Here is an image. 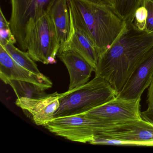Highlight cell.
<instances>
[{"mask_svg":"<svg viewBox=\"0 0 153 153\" xmlns=\"http://www.w3.org/2000/svg\"><path fill=\"white\" fill-rule=\"evenodd\" d=\"M153 46V33L140 30L134 20L125 21L119 36L99 57L95 76L107 80L118 94Z\"/></svg>","mask_w":153,"mask_h":153,"instance_id":"6da1fadb","label":"cell"},{"mask_svg":"<svg viewBox=\"0 0 153 153\" xmlns=\"http://www.w3.org/2000/svg\"><path fill=\"white\" fill-rule=\"evenodd\" d=\"M68 1L73 21L86 33L101 56L119 36L125 21L111 7L85 0Z\"/></svg>","mask_w":153,"mask_h":153,"instance_id":"7a4b0ae2","label":"cell"},{"mask_svg":"<svg viewBox=\"0 0 153 153\" xmlns=\"http://www.w3.org/2000/svg\"><path fill=\"white\" fill-rule=\"evenodd\" d=\"M117 95V92L107 80L95 76L85 85L62 94L54 118L82 114Z\"/></svg>","mask_w":153,"mask_h":153,"instance_id":"3957f363","label":"cell"},{"mask_svg":"<svg viewBox=\"0 0 153 153\" xmlns=\"http://www.w3.org/2000/svg\"><path fill=\"white\" fill-rule=\"evenodd\" d=\"M27 52L34 61L45 64L56 63L60 45L55 27L49 14L29 28L26 36Z\"/></svg>","mask_w":153,"mask_h":153,"instance_id":"277c9868","label":"cell"},{"mask_svg":"<svg viewBox=\"0 0 153 153\" xmlns=\"http://www.w3.org/2000/svg\"><path fill=\"white\" fill-rule=\"evenodd\" d=\"M153 141V123L143 119L113 125L97 133L89 144L150 146Z\"/></svg>","mask_w":153,"mask_h":153,"instance_id":"5b68a950","label":"cell"},{"mask_svg":"<svg viewBox=\"0 0 153 153\" xmlns=\"http://www.w3.org/2000/svg\"><path fill=\"white\" fill-rule=\"evenodd\" d=\"M112 125L78 114L54 118L44 127L56 136L71 141L90 143L96 134L106 130Z\"/></svg>","mask_w":153,"mask_h":153,"instance_id":"8992f818","label":"cell"},{"mask_svg":"<svg viewBox=\"0 0 153 153\" xmlns=\"http://www.w3.org/2000/svg\"><path fill=\"white\" fill-rule=\"evenodd\" d=\"M55 0H11L10 23L21 50L27 51L26 36L30 27L46 14Z\"/></svg>","mask_w":153,"mask_h":153,"instance_id":"52a82bcc","label":"cell"},{"mask_svg":"<svg viewBox=\"0 0 153 153\" xmlns=\"http://www.w3.org/2000/svg\"><path fill=\"white\" fill-rule=\"evenodd\" d=\"M140 100L141 97L126 99L116 96L105 103L80 114L113 125L141 120Z\"/></svg>","mask_w":153,"mask_h":153,"instance_id":"ba28073f","label":"cell"},{"mask_svg":"<svg viewBox=\"0 0 153 153\" xmlns=\"http://www.w3.org/2000/svg\"><path fill=\"white\" fill-rule=\"evenodd\" d=\"M62 94L57 92L38 98H17L16 104L36 125L45 126L54 119Z\"/></svg>","mask_w":153,"mask_h":153,"instance_id":"9c48e42d","label":"cell"},{"mask_svg":"<svg viewBox=\"0 0 153 153\" xmlns=\"http://www.w3.org/2000/svg\"><path fill=\"white\" fill-rule=\"evenodd\" d=\"M153 76V46L146 53L124 87L117 96L126 99L141 97Z\"/></svg>","mask_w":153,"mask_h":153,"instance_id":"30bf717a","label":"cell"},{"mask_svg":"<svg viewBox=\"0 0 153 153\" xmlns=\"http://www.w3.org/2000/svg\"><path fill=\"white\" fill-rule=\"evenodd\" d=\"M0 78L7 84L10 80L27 81L45 88H52L53 83L44 74H35L16 62L0 45Z\"/></svg>","mask_w":153,"mask_h":153,"instance_id":"8fae6325","label":"cell"},{"mask_svg":"<svg viewBox=\"0 0 153 153\" xmlns=\"http://www.w3.org/2000/svg\"><path fill=\"white\" fill-rule=\"evenodd\" d=\"M70 18L69 35L65 43L60 47L59 53L67 51L76 52L86 60L95 71L100 57L98 51L86 33L75 24L71 15Z\"/></svg>","mask_w":153,"mask_h":153,"instance_id":"7c38bea8","label":"cell"},{"mask_svg":"<svg viewBox=\"0 0 153 153\" xmlns=\"http://www.w3.org/2000/svg\"><path fill=\"white\" fill-rule=\"evenodd\" d=\"M58 56L69 74L70 82L68 90L81 86L89 81L94 69L81 55L73 51H67L59 53Z\"/></svg>","mask_w":153,"mask_h":153,"instance_id":"4fadbf2b","label":"cell"},{"mask_svg":"<svg viewBox=\"0 0 153 153\" xmlns=\"http://www.w3.org/2000/svg\"><path fill=\"white\" fill-rule=\"evenodd\" d=\"M49 14L54 24L57 37L61 46L67 41L70 32L71 22L68 1L55 0Z\"/></svg>","mask_w":153,"mask_h":153,"instance_id":"5bb4252c","label":"cell"},{"mask_svg":"<svg viewBox=\"0 0 153 153\" xmlns=\"http://www.w3.org/2000/svg\"><path fill=\"white\" fill-rule=\"evenodd\" d=\"M6 84L12 87L17 98H41L48 95L45 92L47 88L31 82L12 79L8 81Z\"/></svg>","mask_w":153,"mask_h":153,"instance_id":"9a60e30c","label":"cell"},{"mask_svg":"<svg viewBox=\"0 0 153 153\" xmlns=\"http://www.w3.org/2000/svg\"><path fill=\"white\" fill-rule=\"evenodd\" d=\"M2 46L18 64L33 73L38 75L42 74L40 72L36 63L29 56L27 52L19 50L16 47L14 44L10 43Z\"/></svg>","mask_w":153,"mask_h":153,"instance_id":"2e32d148","label":"cell"},{"mask_svg":"<svg viewBox=\"0 0 153 153\" xmlns=\"http://www.w3.org/2000/svg\"><path fill=\"white\" fill-rule=\"evenodd\" d=\"M142 0H114L115 12L125 21L134 20L136 10L141 5Z\"/></svg>","mask_w":153,"mask_h":153,"instance_id":"e0dca14e","label":"cell"},{"mask_svg":"<svg viewBox=\"0 0 153 153\" xmlns=\"http://www.w3.org/2000/svg\"><path fill=\"white\" fill-rule=\"evenodd\" d=\"M17 42L16 39L12 33L10 23L7 20L0 9V45H4L7 43L15 44Z\"/></svg>","mask_w":153,"mask_h":153,"instance_id":"ac0fdd59","label":"cell"},{"mask_svg":"<svg viewBox=\"0 0 153 153\" xmlns=\"http://www.w3.org/2000/svg\"><path fill=\"white\" fill-rule=\"evenodd\" d=\"M146 102L147 108L141 113V117L143 120L153 123V76L148 88Z\"/></svg>","mask_w":153,"mask_h":153,"instance_id":"d6986e66","label":"cell"},{"mask_svg":"<svg viewBox=\"0 0 153 153\" xmlns=\"http://www.w3.org/2000/svg\"><path fill=\"white\" fill-rule=\"evenodd\" d=\"M147 10L144 6H141L135 11L134 23L136 27L141 31H146L147 18Z\"/></svg>","mask_w":153,"mask_h":153,"instance_id":"ffe728a7","label":"cell"},{"mask_svg":"<svg viewBox=\"0 0 153 153\" xmlns=\"http://www.w3.org/2000/svg\"><path fill=\"white\" fill-rule=\"evenodd\" d=\"M141 5L147 10V18L146 31L153 33V1L152 0H142Z\"/></svg>","mask_w":153,"mask_h":153,"instance_id":"44dd1931","label":"cell"},{"mask_svg":"<svg viewBox=\"0 0 153 153\" xmlns=\"http://www.w3.org/2000/svg\"><path fill=\"white\" fill-rule=\"evenodd\" d=\"M85 1L97 4V5L107 6L113 8H114V0H85Z\"/></svg>","mask_w":153,"mask_h":153,"instance_id":"7402d4cb","label":"cell"},{"mask_svg":"<svg viewBox=\"0 0 153 153\" xmlns=\"http://www.w3.org/2000/svg\"><path fill=\"white\" fill-rule=\"evenodd\" d=\"M152 1H153V0H152Z\"/></svg>","mask_w":153,"mask_h":153,"instance_id":"603a6c76","label":"cell"}]
</instances>
